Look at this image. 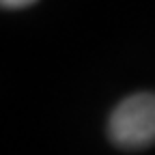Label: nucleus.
I'll return each instance as SVG.
<instances>
[{"mask_svg": "<svg viewBox=\"0 0 155 155\" xmlns=\"http://www.w3.org/2000/svg\"><path fill=\"white\" fill-rule=\"evenodd\" d=\"M110 138L125 149L155 142V95L136 93L123 99L110 116Z\"/></svg>", "mask_w": 155, "mask_h": 155, "instance_id": "1", "label": "nucleus"}, {"mask_svg": "<svg viewBox=\"0 0 155 155\" xmlns=\"http://www.w3.org/2000/svg\"><path fill=\"white\" fill-rule=\"evenodd\" d=\"M5 9H24V7H30L35 5L37 0H0Z\"/></svg>", "mask_w": 155, "mask_h": 155, "instance_id": "2", "label": "nucleus"}]
</instances>
